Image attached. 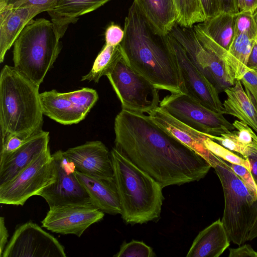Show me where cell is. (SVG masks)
Returning a JSON list of instances; mask_svg holds the SVG:
<instances>
[{"label":"cell","instance_id":"cell-1","mask_svg":"<svg viewBox=\"0 0 257 257\" xmlns=\"http://www.w3.org/2000/svg\"><path fill=\"white\" fill-rule=\"evenodd\" d=\"M114 130V148L163 188L199 181L211 167L145 113L122 109L115 118Z\"/></svg>","mask_w":257,"mask_h":257},{"label":"cell","instance_id":"cell-2","mask_svg":"<svg viewBox=\"0 0 257 257\" xmlns=\"http://www.w3.org/2000/svg\"><path fill=\"white\" fill-rule=\"evenodd\" d=\"M120 43L130 66L159 90L183 93V83L174 52L165 37L154 34L133 2L125 18Z\"/></svg>","mask_w":257,"mask_h":257},{"label":"cell","instance_id":"cell-3","mask_svg":"<svg viewBox=\"0 0 257 257\" xmlns=\"http://www.w3.org/2000/svg\"><path fill=\"white\" fill-rule=\"evenodd\" d=\"M39 87L14 66L6 65L3 68L0 75L1 144L11 137L26 140L42 130Z\"/></svg>","mask_w":257,"mask_h":257},{"label":"cell","instance_id":"cell-4","mask_svg":"<svg viewBox=\"0 0 257 257\" xmlns=\"http://www.w3.org/2000/svg\"><path fill=\"white\" fill-rule=\"evenodd\" d=\"M110 153L123 221L134 224L158 219L164 199L160 184L114 147Z\"/></svg>","mask_w":257,"mask_h":257},{"label":"cell","instance_id":"cell-5","mask_svg":"<svg viewBox=\"0 0 257 257\" xmlns=\"http://www.w3.org/2000/svg\"><path fill=\"white\" fill-rule=\"evenodd\" d=\"M60 39L52 21L32 19L14 44V67L40 86L61 52Z\"/></svg>","mask_w":257,"mask_h":257},{"label":"cell","instance_id":"cell-6","mask_svg":"<svg viewBox=\"0 0 257 257\" xmlns=\"http://www.w3.org/2000/svg\"><path fill=\"white\" fill-rule=\"evenodd\" d=\"M206 160L214 169L223 188L224 208L221 221L230 240L241 245L248 241L257 219V197L249 191L226 161L211 152Z\"/></svg>","mask_w":257,"mask_h":257},{"label":"cell","instance_id":"cell-7","mask_svg":"<svg viewBox=\"0 0 257 257\" xmlns=\"http://www.w3.org/2000/svg\"><path fill=\"white\" fill-rule=\"evenodd\" d=\"M105 76L122 109L149 114L159 106V89L133 69L123 55Z\"/></svg>","mask_w":257,"mask_h":257},{"label":"cell","instance_id":"cell-8","mask_svg":"<svg viewBox=\"0 0 257 257\" xmlns=\"http://www.w3.org/2000/svg\"><path fill=\"white\" fill-rule=\"evenodd\" d=\"M56 176L49 148L12 180L0 185V203L23 206L31 197L39 195L44 188L54 182Z\"/></svg>","mask_w":257,"mask_h":257},{"label":"cell","instance_id":"cell-9","mask_svg":"<svg viewBox=\"0 0 257 257\" xmlns=\"http://www.w3.org/2000/svg\"><path fill=\"white\" fill-rule=\"evenodd\" d=\"M159 106L177 120L205 134L219 136L235 129L223 114L209 109L183 93L166 96Z\"/></svg>","mask_w":257,"mask_h":257},{"label":"cell","instance_id":"cell-10","mask_svg":"<svg viewBox=\"0 0 257 257\" xmlns=\"http://www.w3.org/2000/svg\"><path fill=\"white\" fill-rule=\"evenodd\" d=\"M170 34L180 43L192 62L218 93L235 84L236 80L229 74L223 61L203 46L193 27H183L176 23Z\"/></svg>","mask_w":257,"mask_h":257},{"label":"cell","instance_id":"cell-11","mask_svg":"<svg viewBox=\"0 0 257 257\" xmlns=\"http://www.w3.org/2000/svg\"><path fill=\"white\" fill-rule=\"evenodd\" d=\"M164 37L176 57L183 83V93L212 111L225 114L216 88L194 65L182 46L170 34Z\"/></svg>","mask_w":257,"mask_h":257},{"label":"cell","instance_id":"cell-12","mask_svg":"<svg viewBox=\"0 0 257 257\" xmlns=\"http://www.w3.org/2000/svg\"><path fill=\"white\" fill-rule=\"evenodd\" d=\"M64 246L37 224L28 221L15 230L2 257H65Z\"/></svg>","mask_w":257,"mask_h":257},{"label":"cell","instance_id":"cell-13","mask_svg":"<svg viewBox=\"0 0 257 257\" xmlns=\"http://www.w3.org/2000/svg\"><path fill=\"white\" fill-rule=\"evenodd\" d=\"M52 156L56 168L55 181L44 188L38 196L46 201L49 208L68 204L90 203L89 197L77 176L74 163L66 158L61 150L55 152Z\"/></svg>","mask_w":257,"mask_h":257},{"label":"cell","instance_id":"cell-14","mask_svg":"<svg viewBox=\"0 0 257 257\" xmlns=\"http://www.w3.org/2000/svg\"><path fill=\"white\" fill-rule=\"evenodd\" d=\"M104 216V212L90 203L68 204L50 208L41 223L43 227L53 232L80 237Z\"/></svg>","mask_w":257,"mask_h":257},{"label":"cell","instance_id":"cell-15","mask_svg":"<svg viewBox=\"0 0 257 257\" xmlns=\"http://www.w3.org/2000/svg\"><path fill=\"white\" fill-rule=\"evenodd\" d=\"M63 155L84 174L108 181H113L110 153L100 141L87 142L63 152Z\"/></svg>","mask_w":257,"mask_h":257},{"label":"cell","instance_id":"cell-16","mask_svg":"<svg viewBox=\"0 0 257 257\" xmlns=\"http://www.w3.org/2000/svg\"><path fill=\"white\" fill-rule=\"evenodd\" d=\"M49 142V133L41 130L15 151L0 157V185L10 181L48 150Z\"/></svg>","mask_w":257,"mask_h":257},{"label":"cell","instance_id":"cell-17","mask_svg":"<svg viewBox=\"0 0 257 257\" xmlns=\"http://www.w3.org/2000/svg\"><path fill=\"white\" fill-rule=\"evenodd\" d=\"M0 0V62L28 23L41 10L35 6L14 8Z\"/></svg>","mask_w":257,"mask_h":257},{"label":"cell","instance_id":"cell-18","mask_svg":"<svg viewBox=\"0 0 257 257\" xmlns=\"http://www.w3.org/2000/svg\"><path fill=\"white\" fill-rule=\"evenodd\" d=\"M144 20L156 35L164 37L176 24V14L172 0H134Z\"/></svg>","mask_w":257,"mask_h":257},{"label":"cell","instance_id":"cell-19","mask_svg":"<svg viewBox=\"0 0 257 257\" xmlns=\"http://www.w3.org/2000/svg\"><path fill=\"white\" fill-rule=\"evenodd\" d=\"M76 175L89 197L91 204L104 213L120 214L119 199L113 181L99 179L77 170Z\"/></svg>","mask_w":257,"mask_h":257},{"label":"cell","instance_id":"cell-20","mask_svg":"<svg viewBox=\"0 0 257 257\" xmlns=\"http://www.w3.org/2000/svg\"><path fill=\"white\" fill-rule=\"evenodd\" d=\"M230 239L220 219L201 231L194 240L187 257H218L229 246Z\"/></svg>","mask_w":257,"mask_h":257},{"label":"cell","instance_id":"cell-21","mask_svg":"<svg viewBox=\"0 0 257 257\" xmlns=\"http://www.w3.org/2000/svg\"><path fill=\"white\" fill-rule=\"evenodd\" d=\"M110 0H58L55 7L47 12L60 38L68 26L76 23L79 17L90 13Z\"/></svg>","mask_w":257,"mask_h":257},{"label":"cell","instance_id":"cell-22","mask_svg":"<svg viewBox=\"0 0 257 257\" xmlns=\"http://www.w3.org/2000/svg\"><path fill=\"white\" fill-rule=\"evenodd\" d=\"M43 114L64 125L78 123L86 115L79 111L68 99L65 93L56 90L40 93Z\"/></svg>","mask_w":257,"mask_h":257},{"label":"cell","instance_id":"cell-23","mask_svg":"<svg viewBox=\"0 0 257 257\" xmlns=\"http://www.w3.org/2000/svg\"><path fill=\"white\" fill-rule=\"evenodd\" d=\"M227 95L223 105L225 114L233 115L257 132V108L244 90L239 80L224 91Z\"/></svg>","mask_w":257,"mask_h":257},{"label":"cell","instance_id":"cell-24","mask_svg":"<svg viewBox=\"0 0 257 257\" xmlns=\"http://www.w3.org/2000/svg\"><path fill=\"white\" fill-rule=\"evenodd\" d=\"M256 38L245 34L234 36L225 56L224 64L229 74L235 80H240L250 70L247 66V62Z\"/></svg>","mask_w":257,"mask_h":257},{"label":"cell","instance_id":"cell-25","mask_svg":"<svg viewBox=\"0 0 257 257\" xmlns=\"http://www.w3.org/2000/svg\"><path fill=\"white\" fill-rule=\"evenodd\" d=\"M122 56L120 44L113 46L105 44L96 57L91 69L88 74L82 77L81 81L98 82L100 78L106 75Z\"/></svg>","mask_w":257,"mask_h":257},{"label":"cell","instance_id":"cell-26","mask_svg":"<svg viewBox=\"0 0 257 257\" xmlns=\"http://www.w3.org/2000/svg\"><path fill=\"white\" fill-rule=\"evenodd\" d=\"M172 1L176 12V23L180 26L192 28L206 21L200 0Z\"/></svg>","mask_w":257,"mask_h":257},{"label":"cell","instance_id":"cell-27","mask_svg":"<svg viewBox=\"0 0 257 257\" xmlns=\"http://www.w3.org/2000/svg\"><path fill=\"white\" fill-rule=\"evenodd\" d=\"M65 94L73 105L85 115L98 99L96 91L89 88H83Z\"/></svg>","mask_w":257,"mask_h":257},{"label":"cell","instance_id":"cell-28","mask_svg":"<svg viewBox=\"0 0 257 257\" xmlns=\"http://www.w3.org/2000/svg\"><path fill=\"white\" fill-rule=\"evenodd\" d=\"M205 146L209 151L222 160L242 165L250 170L249 163L246 159L224 147L208 136L205 141Z\"/></svg>","mask_w":257,"mask_h":257},{"label":"cell","instance_id":"cell-29","mask_svg":"<svg viewBox=\"0 0 257 257\" xmlns=\"http://www.w3.org/2000/svg\"><path fill=\"white\" fill-rule=\"evenodd\" d=\"M155 253L150 246L143 241L132 240L124 242L115 257H154Z\"/></svg>","mask_w":257,"mask_h":257},{"label":"cell","instance_id":"cell-30","mask_svg":"<svg viewBox=\"0 0 257 257\" xmlns=\"http://www.w3.org/2000/svg\"><path fill=\"white\" fill-rule=\"evenodd\" d=\"M245 34L251 37H257V25L254 13L240 11L235 14V35Z\"/></svg>","mask_w":257,"mask_h":257},{"label":"cell","instance_id":"cell-31","mask_svg":"<svg viewBox=\"0 0 257 257\" xmlns=\"http://www.w3.org/2000/svg\"><path fill=\"white\" fill-rule=\"evenodd\" d=\"M209 138L228 150L235 152L245 159L249 148L241 143L237 138L234 130L228 133H224L219 136H214L206 134Z\"/></svg>","mask_w":257,"mask_h":257},{"label":"cell","instance_id":"cell-32","mask_svg":"<svg viewBox=\"0 0 257 257\" xmlns=\"http://www.w3.org/2000/svg\"><path fill=\"white\" fill-rule=\"evenodd\" d=\"M237 138L242 144L246 146H257V136L251 127L241 120H235L232 123Z\"/></svg>","mask_w":257,"mask_h":257},{"label":"cell","instance_id":"cell-33","mask_svg":"<svg viewBox=\"0 0 257 257\" xmlns=\"http://www.w3.org/2000/svg\"><path fill=\"white\" fill-rule=\"evenodd\" d=\"M232 170L240 178L249 191L257 197V187L253 179L250 170L244 166L227 162Z\"/></svg>","mask_w":257,"mask_h":257},{"label":"cell","instance_id":"cell-34","mask_svg":"<svg viewBox=\"0 0 257 257\" xmlns=\"http://www.w3.org/2000/svg\"><path fill=\"white\" fill-rule=\"evenodd\" d=\"M240 81L245 88V92L257 108V72L248 70Z\"/></svg>","mask_w":257,"mask_h":257},{"label":"cell","instance_id":"cell-35","mask_svg":"<svg viewBox=\"0 0 257 257\" xmlns=\"http://www.w3.org/2000/svg\"><path fill=\"white\" fill-rule=\"evenodd\" d=\"M58 0H9V4L13 8L35 6L42 12H48L55 7Z\"/></svg>","mask_w":257,"mask_h":257},{"label":"cell","instance_id":"cell-36","mask_svg":"<svg viewBox=\"0 0 257 257\" xmlns=\"http://www.w3.org/2000/svg\"><path fill=\"white\" fill-rule=\"evenodd\" d=\"M124 37V31L117 25L112 24L105 33V44L115 46L120 44Z\"/></svg>","mask_w":257,"mask_h":257},{"label":"cell","instance_id":"cell-37","mask_svg":"<svg viewBox=\"0 0 257 257\" xmlns=\"http://www.w3.org/2000/svg\"><path fill=\"white\" fill-rule=\"evenodd\" d=\"M200 2L206 20L221 13L218 0H200Z\"/></svg>","mask_w":257,"mask_h":257},{"label":"cell","instance_id":"cell-38","mask_svg":"<svg viewBox=\"0 0 257 257\" xmlns=\"http://www.w3.org/2000/svg\"><path fill=\"white\" fill-rule=\"evenodd\" d=\"M245 159L250 165V172L257 187V146H250Z\"/></svg>","mask_w":257,"mask_h":257},{"label":"cell","instance_id":"cell-39","mask_svg":"<svg viewBox=\"0 0 257 257\" xmlns=\"http://www.w3.org/2000/svg\"><path fill=\"white\" fill-rule=\"evenodd\" d=\"M229 257H257V252L249 244L239 245L237 248H229Z\"/></svg>","mask_w":257,"mask_h":257},{"label":"cell","instance_id":"cell-40","mask_svg":"<svg viewBox=\"0 0 257 257\" xmlns=\"http://www.w3.org/2000/svg\"><path fill=\"white\" fill-rule=\"evenodd\" d=\"M221 13L236 14L239 12L237 0H218Z\"/></svg>","mask_w":257,"mask_h":257},{"label":"cell","instance_id":"cell-41","mask_svg":"<svg viewBox=\"0 0 257 257\" xmlns=\"http://www.w3.org/2000/svg\"><path fill=\"white\" fill-rule=\"evenodd\" d=\"M9 233L5 225V218L0 217V256L2 255L4 249L8 243Z\"/></svg>","mask_w":257,"mask_h":257},{"label":"cell","instance_id":"cell-42","mask_svg":"<svg viewBox=\"0 0 257 257\" xmlns=\"http://www.w3.org/2000/svg\"><path fill=\"white\" fill-rule=\"evenodd\" d=\"M247 66L249 69L257 72V37L250 53Z\"/></svg>","mask_w":257,"mask_h":257},{"label":"cell","instance_id":"cell-43","mask_svg":"<svg viewBox=\"0 0 257 257\" xmlns=\"http://www.w3.org/2000/svg\"><path fill=\"white\" fill-rule=\"evenodd\" d=\"M243 10L254 13L257 10V0H242Z\"/></svg>","mask_w":257,"mask_h":257},{"label":"cell","instance_id":"cell-44","mask_svg":"<svg viewBox=\"0 0 257 257\" xmlns=\"http://www.w3.org/2000/svg\"><path fill=\"white\" fill-rule=\"evenodd\" d=\"M257 237V219L250 231L248 240H251Z\"/></svg>","mask_w":257,"mask_h":257},{"label":"cell","instance_id":"cell-45","mask_svg":"<svg viewBox=\"0 0 257 257\" xmlns=\"http://www.w3.org/2000/svg\"><path fill=\"white\" fill-rule=\"evenodd\" d=\"M238 3V8L240 11H242L243 10V5L242 0H237Z\"/></svg>","mask_w":257,"mask_h":257},{"label":"cell","instance_id":"cell-46","mask_svg":"<svg viewBox=\"0 0 257 257\" xmlns=\"http://www.w3.org/2000/svg\"><path fill=\"white\" fill-rule=\"evenodd\" d=\"M254 18H255V21H256V25H257V13H256L255 14Z\"/></svg>","mask_w":257,"mask_h":257}]
</instances>
